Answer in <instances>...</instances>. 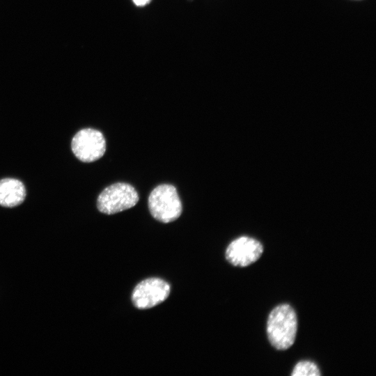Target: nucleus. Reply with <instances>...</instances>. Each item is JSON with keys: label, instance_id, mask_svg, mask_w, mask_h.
<instances>
[{"label": "nucleus", "instance_id": "5", "mask_svg": "<svg viewBox=\"0 0 376 376\" xmlns=\"http://www.w3.org/2000/svg\"><path fill=\"white\" fill-rule=\"evenodd\" d=\"M171 288L168 283L159 278H150L140 282L134 289L132 300L139 309L152 308L166 299Z\"/></svg>", "mask_w": 376, "mask_h": 376}, {"label": "nucleus", "instance_id": "1", "mask_svg": "<svg viewBox=\"0 0 376 376\" xmlns=\"http://www.w3.org/2000/svg\"><path fill=\"white\" fill-rule=\"evenodd\" d=\"M297 331V318L288 304L274 307L267 321V334L271 345L279 350L290 348L295 343Z\"/></svg>", "mask_w": 376, "mask_h": 376}, {"label": "nucleus", "instance_id": "7", "mask_svg": "<svg viewBox=\"0 0 376 376\" xmlns=\"http://www.w3.org/2000/svg\"><path fill=\"white\" fill-rule=\"evenodd\" d=\"M26 195L25 186L20 180L10 178L0 180V205L16 207L24 202Z\"/></svg>", "mask_w": 376, "mask_h": 376}, {"label": "nucleus", "instance_id": "8", "mask_svg": "<svg viewBox=\"0 0 376 376\" xmlns=\"http://www.w3.org/2000/svg\"><path fill=\"white\" fill-rule=\"evenodd\" d=\"M320 375L318 366L311 361L298 362L291 373L292 376H319Z\"/></svg>", "mask_w": 376, "mask_h": 376}, {"label": "nucleus", "instance_id": "2", "mask_svg": "<svg viewBox=\"0 0 376 376\" xmlns=\"http://www.w3.org/2000/svg\"><path fill=\"white\" fill-rule=\"evenodd\" d=\"M148 208L157 221L169 223L176 220L182 210L176 188L169 184L157 186L149 195Z\"/></svg>", "mask_w": 376, "mask_h": 376}, {"label": "nucleus", "instance_id": "6", "mask_svg": "<svg viewBox=\"0 0 376 376\" xmlns=\"http://www.w3.org/2000/svg\"><path fill=\"white\" fill-rule=\"evenodd\" d=\"M263 253V246L258 240L241 236L229 244L226 258L231 265L244 267L257 261Z\"/></svg>", "mask_w": 376, "mask_h": 376}, {"label": "nucleus", "instance_id": "4", "mask_svg": "<svg viewBox=\"0 0 376 376\" xmlns=\"http://www.w3.org/2000/svg\"><path fill=\"white\" fill-rule=\"evenodd\" d=\"M71 149L83 162H93L101 158L106 151V141L102 133L92 128L79 130L72 138Z\"/></svg>", "mask_w": 376, "mask_h": 376}, {"label": "nucleus", "instance_id": "9", "mask_svg": "<svg viewBox=\"0 0 376 376\" xmlns=\"http://www.w3.org/2000/svg\"><path fill=\"white\" fill-rule=\"evenodd\" d=\"M151 1L152 0H132L134 3L139 7H143L148 5Z\"/></svg>", "mask_w": 376, "mask_h": 376}, {"label": "nucleus", "instance_id": "3", "mask_svg": "<svg viewBox=\"0 0 376 376\" xmlns=\"http://www.w3.org/2000/svg\"><path fill=\"white\" fill-rule=\"evenodd\" d=\"M138 201L139 195L134 187L125 182H116L100 194L97 207L102 213L113 214L134 207Z\"/></svg>", "mask_w": 376, "mask_h": 376}]
</instances>
